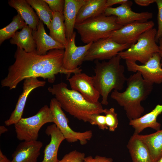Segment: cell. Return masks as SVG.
<instances>
[{
    "label": "cell",
    "instance_id": "cell-1",
    "mask_svg": "<svg viewBox=\"0 0 162 162\" xmlns=\"http://www.w3.org/2000/svg\"><path fill=\"white\" fill-rule=\"evenodd\" d=\"M64 49H54L45 55L27 52L17 47L15 61L9 66L7 76L1 81V86L9 90L16 88L21 82L29 78L41 77L53 83L58 74L66 75L68 79L72 74L79 73L65 69L63 67Z\"/></svg>",
    "mask_w": 162,
    "mask_h": 162
},
{
    "label": "cell",
    "instance_id": "cell-2",
    "mask_svg": "<svg viewBox=\"0 0 162 162\" xmlns=\"http://www.w3.org/2000/svg\"><path fill=\"white\" fill-rule=\"evenodd\" d=\"M48 90L55 96L62 109L84 122H89L92 115L104 112L101 103L88 101L78 92L68 88L64 82L53 85Z\"/></svg>",
    "mask_w": 162,
    "mask_h": 162
},
{
    "label": "cell",
    "instance_id": "cell-3",
    "mask_svg": "<svg viewBox=\"0 0 162 162\" xmlns=\"http://www.w3.org/2000/svg\"><path fill=\"white\" fill-rule=\"evenodd\" d=\"M126 82L125 91L121 92L114 90L110 97L124 107L127 118L130 120L140 117L144 112L141 102L151 92L153 84L145 80L139 71L127 78Z\"/></svg>",
    "mask_w": 162,
    "mask_h": 162
},
{
    "label": "cell",
    "instance_id": "cell-4",
    "mask_svg": "<svg viewBox=\"0 0 162 162\" xmlns=\"http://www.w3.org/2000/svg\"><path fill=\"white\" fill-rule=\"evenodd\" d=\"M118 55L107 62L95 60V75L92 76L94 86L102 97L101 104L107 105L108 97L112 90L119 91L124 88L127 78L124 67L121 64Z\"/></svg>",
    "mask_w": 162,
    "mask_h": 162
},
{
    "label": "cell",
    "instance_id": "cell-5",
    "mask_svg": "<svg viewBox=\"0 0 162 162\" xmlns=\"http://www.w3.org/2000/svg\"><path fill=\"white\" fill-rule=\"evenodd\" d=\"M117 24L116 17L104 14L76 24L74 27L82 41L86 44L109 37L111 33L121 28Z\"/></svg>",
    "mask_w": 162,
    "mask_h": 162
},
{
    "label": "cell",
    "instance_id": "cell-6",
    "mask_svg": "<svg viewBox=\"0 0 162 162\" xmlns=\"http://www.w3.org/2000/svg\"><path fill=\"white\" fill-rule=\"evenodd\" d=\"M157 32L153 28L147 30L140 36L136 43L118 55L125 61H138L145 64L154 54L158 52V45L155 39Z\"/></svg>",
    "mask_w": 162,
    "mask_h": 162
},
{
    "label": "cell",
    "instance_id": "cell-7",
    "mask_svg": "<svg viewBox=\"0 0 162 162\" xmlns=\"http://www.w3.org/2000/svg\"><path fill=\"white\" fill-rule=\"evenodd\" d=\"M53 122L50 108L45 105L35 115L28 118H22L14 124L16 137L20 141L37 140L41 128L47 123Z\"/></svg>",
    "mask_w": 162,
    "mask_h": 162
},
{
    "label": "cell",
    "instance_id": "cell-8",
    "mask_svg": "<svg viewBox=\"0 0 162 162\" xmlns=\"http://www.w3.org/2000/svg\"><path fill=\"white\" fill-rule=\"evenodd\" d=\"M49 107L52 114L53 123L68 142L72 143L79 141L81 145H83L91 140L93 135L92 130L76 132L70 128L68 119L55 98L51 99Z\"/></svg>",
    "mask_w": 162,
    "mask_h": 162
},
{
    "label": "cell",
    "instance_id": "cell-9",
    "mask_svg": "<svg viewBox=\"0 0 162 162\" xmlns=\"http://www.w3.org/2000/svg\"><path fill=\"white\" fill-rule=\"evenodd\" d=\"M130 46L118 44L109 38L101 39L92 43L84 61L110 60Z\"/></svg>",
    "mask_w": 162,
    "mask_h": 162
},
{
    "label": "cell",
    "instance_id": "cell-10",
    "mask_svg": "<svg viewBox=\"0 0 162 162\" xmlns=\"http://www.w3.org/2000/svg\"><path fill=\"white\" fill-rule=\"evenodd\" d=\"M161 58L158 53L154 54L145 64L140 65L136 62L126 61L128 70L133 72H140L146 81L157 84L162 83Z\"/></svg>",
    "mask_w": 162,
    "mask_h": 162
},
{
    "label": "cell",
    "instance_id": "cell-11",
    "mask_svg": "<svg viewBox=\"0 0 162 162\" xmlns=\"http://www.w3.org/2000/svg\"><path fill=\"white\" fill-rule=\"evenodd\" d=\"M154 25L152 21L130 23L112 32L109 38L118 44L130 46L136 43L142 34L153 28Z\"/></svg>",
    "mask_w": 162,
    "mask_h": 162
},
{
    "label": "cell",
    "instance_id": "cell-12",
    "mask_svg": "<svg viewBox=\"0 0 162 162\" xmlns=\"http://www.w3.org/2000/svg\"><path fill=\"white\" fill-rule=\"evenodd\" d=\"M132 4V1L128 0L118 7L106 8L104 14L107 16H116L117 24L122 26L135 22H146L152 18V13L133 11L131 8Z\"/></svg>",
    "mask_w": 162,
    "mask_h": 162
},
{
    "label": "cell",
    "instance_id": "cell-13",
    "mask_svg": "<svg viewBox=\"0 0 162 162\" xmlns=\"http://www.w3.org/2000/svg\"><path fill=\"white\" fill-rule=\"evenodd\" d=\"M76 33L74 32L71 37L67 40L65 46L63 65L66 70L81 72L82 69L79 67L84 62L87 51L92 43L83 46H77L75 44Z\"/></svg>",
    "mask_w": 162,
    "mask_h": 162
},
{
    "label": "cell",
    "instance_id": "cell-14",
    "mask_svg": "<svg viewBox=\"0 0 162 162\" xmlns=\"http://www.w3.org/2000/svg\"><path fill=\"white\" fill-rule=\"evenodd\" d=\"M45 81L39 80L38 78H29L24 80L22 91L20 96L15 108L8 119L4 121L6 126H9L17 123L22 118L26 100L29 94L34 89L45 85Z\"/></svg>",
    "mask_w": 162,
    "mask_h": 162
},
{
    "label": "cell",
    "instance_id": "cell-15",
    "mask_svg": "<svg viewBox=\"0 0 162 162\" xmlns=\"http://www.w3.org/2000/svg\"><path fill=\"white\" fill-rule=\"evenodd\" d=\"M68 80L71 89L78 92L91 102L99 101L100 95L94 86L92 76L80 72L74 74Z\"/></svg>",
    "mask_w": 162,
    "mask_h": 162
},
{
    "label": "cell",
    "instance_id": "cell-16",
    "mask_svg": "<svg viewBox=\"0 0 162 162\" xmlns=\"http://www.w3.org/2000/svg\"><path fill=\"white\" fill-rule=\"evenodd\" d=\"M43 143L40 141H24L12 155L11 162H37Z\"/></svg>",
    "mask_w": 162,
    "mask_h": 162
},
{
    "label": "cell",
    "instance_id": "cell-17",
    "mask_svg": "<svg viewBox=\"0 0 162 162\" xmlns=\"http://www.w3.org/2000/svg\"><path fill=\"white\" fill-rule=\"evenodd\" d=\"M32 34L36 45V52L39 55L46 54L54 49H64L65 46L54 40L46 33L43 22L39 20L37 29Z\"/></svg>",
    "mask_w": 162,
    "mask_h": 162
},
{
    "label": "cell",
    "instance_id": "cell-18",
    "mask_svg": "<svg viewBox=\"0 0 162 162\" xmlns=\"http://www.w3.org/2000/svg\"><path fill=\"white\" fill-rule=\"evenodd\" d=\"M45 132L47 135L50 136L51 139L49 143L44 148V158L42 162H58V150L65 138L55 124L47 126Z\"/></svg>",
    "mask_w": 162,
    "mask_h": 162
},
{
    "label": "cell",
    "instance_id": "cell-19",
    "mask_svg": "<svg viewBox=\"0 0 162 162\" xmlns=\"http://www.w3.org/2000/svg\"><path fill=\"white\" fill-rule=\"evenodd\" d=\"M162 113V104H158L150 112L136 119L129 120V124L134 129V133L139 134L148 128L156 131L160 130L161 124L157 121Z\"/></svg>",
    "mask_w": 162,
    "mask_h": 162
},
{
    "label": "cell",
    "instance_id": "cell-20",
    "mask_svg": "<svg viewBox=\"0 0 162 162\" xmlns=\"http://www.w3.org/2000/svg\"><path fill=\"white\" fill-rule=\"evenodd\" d=\"M87 0H64L63 11L65 34L67 40L69 39L74 31L78 13Z\"/></svg>",
    "mask_w": 162,
    "mask_h": 162
},
{
    "label": "cell",
    "instance_id": "cell-21",
    "mask_svg": "<svg viewBox=\"0 0 162 162\" xmlns=\"http://www.w3.org/2000/svg\"><path fill=\"white\" fill-rule=\"evenodd\" d=\"M127 146L132 162H154L147 146L138 134L134 133Z\"/></svg>",
    "mask_w": 162,
    "mask_h": 162
},
{
    "label": "cell",
    "instance_id": "cell-22",
    "mask_svg": "<svg viewBox=\"0 0 162 162\" xmlns=\"http://www.w3.org/2000/svg\"><path fill=\"white\" fill-rule=\"evenodd\" d=\"M8 3L16 10L26 24L33 31L37 30L39 19L26 0H9Z\"/></svg>",
    "mask_w": 162,
    "mask_h": 162
},
{
    "label": "cell",
    "instance_id": "cell-23",
    "mask_svg": "<svg viewBox=\"0 0 162 162\" xmlns=\"http://www.w3.org/2000/svg\"><path fill=\"white\" fill-rule=\"evenodd\" d=\"M106 0H87L78 13L76 24L104 14L106 8Z\"/></svg>",
    "mask_w": 162,
    "mask_h": 162
},
{
    "label": "cell",
    "instance_id": "cell-24",
    "mask_svg": "<svg viewBox=\"0 0 162 162\" xmlns=\"http://www.w3.org/2000/svg\"><path fill=\"white\" fill-rule=\"evenodd\" d=\"M32 29L26 25L20 31H17L10 40V43L16 45L27 52H36V45L32 34Z\"/></svg>",
    "mask_w": 162,
    "mask_h": 162
},
{
    "label": "cell",
    "instance_id": "cell-25",
    "mask_svg": "<svg viewBox=\"0 0 162 162\" xmlns=\"http://www.w3.org/2000/svg\"><path fill=\"white\" fill-rule=\"evenodd\" d=\"M138 136L147 146L153 162H157L162 156V130Z\"/></svg>",
    "mask_w": 162,
    "mask_h": 162
},
{
    "label": "cell",
    "instance_id": "cell-26",
    "mask_svg": "<svg viewBox=\"0 0 162 162\" xmlns=\"http://www.w3.org/2000/svg\"><path fill=\"white\" fill-rule=\"evenodd\" d=\"M63 14L53 12L52 21L49 28V35L54 40L65 46L67 42Z\"/></svg>",
    "mask_w": 162,
    "mask_h": 162
},
{
    "label": "cell",
    "instance_id": "cell-27",
    "mask_svg": "<svg viewBox=\"0 0 162 162\" xmlns=\"http://www.w3.org/2000/svg\"><path fill=\"white\" fill-rule=\"evenodd\" d=\"M34 9L39 20L49 28L52 18L53 12L44 0H26Z\"/></svg>",
    "mask_w": 162,
    "mask_h": 162
},
{
    "label": "cell",
    "instance_id": "cell-28",
    "mask_svg": "<svg viewBox=\"0 0 162 162\" xmlns=\"http://www.w3.org/2000/svg\"><path fill=\"white\" fill-rule=\"evenodd\" d=\"M27 25L19 14L14 16L9 24L0 29V45L5 40L11 38L17 30Z\"/></svg>",
    "mask_w": 162,
    "mask_h": 162
},
{
    "label": "cell",
    "instance_id": "cell-29",
    "mask_svg": "<svg viewBox=\"0 0 162 162\" xmlns=\"http://www.w3.org/2000/svg\"><path fill=\"white\" fill-rule=\"evenodd\" d=\"M104 113L105 114L106 124L109 130L111 132L114 131L118 125L117 115L115 109L113 108L105 109Z\"/></svg>",
    "mask_w": 162,
    "mask_h": 162
},
{
    "label": "cell",
    "instance_id": "cell-30",
    "mask_svg": "<svg viewBox=\"0 0 162 162\" xmlns=\"http://www.w3.org/2000/svg\"><path fill=\"white\" fill-rule=\"evenodd\" d=\"M85 157L84 153L74 150L65 154L58 162H82Z\"/></svg>",
    "mask_w": 162,
    "mask_h": 162
},
{
    "label": "cell",
    "instance_id": "cell-31",
    "mask_svg": "<svg viewBox=\"0 0 162 162\" xmlns=\"http://www.w3.org/2000/svg\"><path fill=\"white\" fill-rule=\"evenodd\" d=\"M92 125H97L102 130L108 129L106 123L105 116L100 114H94L91 115L89 122Z\"/></svg>",
    "mask_w": 162,
    "mask_h": 162
},
{
    "label": "cell",
    "instance_id": "cell-32",
    "mask_svg": "<svg viewBox=\"0 0 162 162\" xmlns=\"http://www.w3.org/2000/svg\"><path fill=\"white\" fill-rule=\"evenodd\" d=\"M158 8V28L155 39L158 42L162 37V0H156Z\"/></svg>",
    "mask_w": 162,
    "mask_h": 162
},
{
    "label": "cell",
    "instance_id": "cell-33",
    "mask_svg": "<svg viewBox=\"0 0 162 162\" xmlns=\"http://www.w3.org/2000/svg\"><path fill=\"white\" fill-rule=\"evenodd\" d=\"M53 12H58L63 14L64 0H44Z\"/></svg>",
    "mask_w": 162,
    "mask_h": 162
},
{
    "label": "cell",
    "instance_id": "cell-34",
    "mask_svg": "<svg viewBox=\"0 0 162 162\" xmlns=\"http://www.w3.org/2000/svg\"><path fill=\"white\" fill-rule=\"evenodd\" d=\"M112 161L113 159L111 158L97 155L94 157L91 156L85 157L82 162H112Z\"/></svg>",
    "mask_w": 162,
    "mask_h": 162
},
{
    "label": "cell",
    "instance_id": "cell-35",
    "mask_svg": "<svg viewBox=\"0 0 162 162\" xmlns=\"http://www.w3.org/2000/svg\"><path fill=\"white\" fill-rule=\"evenodd\" d=\"M156 0H135V3L141 6H148L150 4L155 2Z\"/></svg>",
    "mask_w": 162,
    "mask_h": 162
},
{
    "label": "cell",
    "instance_id": "cell-36",
    "mask_svg": "<svg viewBox=\"0 0 162 162\" xmlns=\"http://www.w3.org/2000/svg\"><path fill=\"white\" fill-rule=\"evenodd\" d=\"M128 0H107L106 3V8L110 7L112 6L117 4H120L126 2Z\"/></svg>",
    "mask_w": 162,
    "mask_h": 162
},
{
    "label": "cell",
    "instance_id": "cell-37",
    "mask_svg": "<svg viewBox=\"0 0 162 162\" xmlns=\"http://www.w3.org/2000/svg\"><path fill=\"white\" fill-rule=\"evenodd\" d=\"M0 162H11L7 157L4 155L2 150H0Z\"/></svg>",
    "mask_w": 162,
    "mask_h": 162
},
{
    "label": "cell",
    "instance_id": "cell-38",
    "mask_svg": "<svg viewBox=\"0 0 162 162\" xmlns=\"http://www.w3.org/2000/svg\"><path fill=\"white\" fill-rule=\"evenodd\" d=\"M159 45H158L159 51L158 53L160 55L161 60V64H162V39H160L159 40Z\"/></svg>",
    "mask_w": 162,
    "mask_h": 162
},
{
    "label": "cell",
    "instance_id": "cell-39",
    "mask_svg": "<svg viewBox=\"0 0 162 162\" xmlns=\"http://www.w3.org/2000/svg\"><path fill=\"white\" fill-rule=\"evenodd\" d=\"M8 130V129L5 127L3 125L0 126V135L4 133Z\"/></svg>",
    "mask_w": 162,
    "mask_h": 162
},
{
    "label": "cell",
    "instance_id": "cell-40",
    "mask_svg": "<svg viewBox=\"0 0 162 162\" xmlns=\"http://www.w3.org/2000/svg\"><path fill=\"white\" fill-rule=\"evenodd\" d=\"M157 162H162V156Z\"/></svg>",
    "mask_w": 162,
    "mask_h": 162
},
{
    "label": "cell",
    "instance_id": "cell-41",
    "mask_svg": "<svg viewBox=\"0 0 162 162\" xmlns=\"http://www.w3.org/2000/svg\"><path fill=\"white\" fill-rule=\"evenodd\" d=\"M161 66L162 67V64H161Z\"/></svg>",
    "mask_w": 162,
    "mask_h": 162
},
{
    "label": "cell",
    "instance_id": "cell-42",
    "mask_svg": "<svg viewBox=\"0 0 162 162\" xmlns=\"http://www.w3.org/2000/svg\"><path fill=\"white\" fill-rule=\"evenodd\" d=\"M161 39H162V37H161Z\"/></svg>",
    "mask_w": 162,
    "mask_h": 162
}]
</instances>
